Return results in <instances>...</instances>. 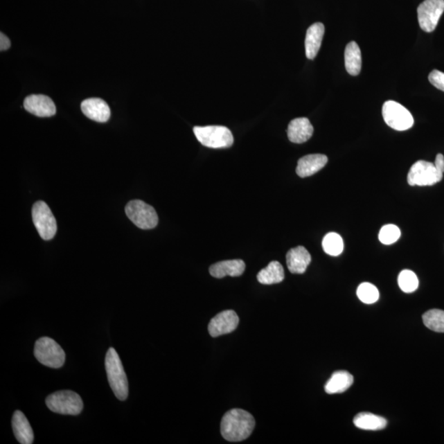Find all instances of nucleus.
<instances>
[{"mask_svg": "<svg viewBox=\"0 0 444 444\" xmlns=\"http://www.w3.org/2000/svg\"><path fill=\"white\" fill-rule=\"evenodd\" d=\"M429 81L438 90L444 91V73L437 69L433 70L429 76Z\"/></svg>", "mask_w": 444, "mask_h": 444, "instance_id": "obj_29", "label": "nucleus"}, {"mask_svg": "<svg viewBox=\"0 0 444 444\" xmlns=\"http://www.w3.org/2000/svg\"><path fill=\"white\" fill-rule=\"evenodd\" d=\"M353 382L354 378L350 373L347 371L335 372L325 385V392L328 394L344 393L353 384Z\"/></svg>", "mask_w": 444, "mask_h": 444, "instance_id": "obj_20", "label": "nucleus"}, {"mask_svg": "<svg viewBox=\"0 0 444 444\" xmlns=\"http://www.w3.org/2000/svg\"><path fill=\"white\" fill-rule=\"evenodd\" d=\"M423 322L426 328L436 332H444V311L430 310L423 314Z\"/></svg>", "mask_w": 444, "mask_h": 444, "instance_id": "obj_24", "label": "nucleus"}, {"mask_svg": "<svg viewBox=\"0 0 444 444\" xmlns=\"http://www.w3.org/2000/svg\"><path fill=\"white\" fill-rule=\"evenodd\" d=\"M345 66L347 73L353 76H357L362 71V51L357 43L351 42L346 47Z\"/></svg>", "mask_w": 444, "mask_h": 444, "instance_id": "obj_21", "label": "nucleus"}, {"mask_svg": "<svg viewBox=\"0 0 444 444\" xmlns=\"http://www.w3.org/2000/svg\"><path fill=\"white\" fill-rule=\"evenodd\" d=\"M26 112L38 117H51L56 113L54 102L45 95H30L24 100Z\"/></svg>", "mask_w": 444, "mask_h": 444, "instance_id": "obj_12", "label": "nucleus"}, {"mask_svg": "<svg viewBox=\"0 0 444 444\" xmlns=\"http://www.w3.org/2000/svg\"><path fill=\"white\" fill-rule=\"evenodd\" d=\"M357 296L364 304H373L380 299L379 290L371 283H364L359 285Z\"/></svg>", "mask_w": 444, "mask_h": 444, "instance_id": "obj_27", "label": "nucleus"}, {"mask_svg": "<svg viewBox=\"0 0 444 444\" xmlns=\"http://www.w3.org/2000/svg\"><path fill=\"white\" fill-rule=\"evenodd\" d=\"M401 236V231L395 225H386L382 227L379 239L384 245H392L397 242Z\"/></svg>", "mask_w": 444, "mask_h": 444, "instance_id": "obj_28", "label": "nucleus"}, {"mask_svg": "<svg viewBox=\"0 0 444 444\" xmlns=\"http://www.w3.org/2000/svg\"><path fill=\"white\" fill-rule=\"evenodd\" d=\"M12 426L17 441L21 444H32L34 433L26 417L23 412L16 411L12 416Z\"/></svg>", "mask_w": 444, "mask_h": 444, "instance_id": "obj_17", "label": "nucleus"}, {"mask_svg": "<svg viewBox=\"0 0 444 444\" xmlns=\"http://www.w3.org/2000/svg\"><path fill=\"white\" fill-rule=\"evenodd\" d=\"M285 278L283 267L278 261H272L258 272L257 279L261 284L272 285L281 283Z\"/></svg>", "mask_w": 444, "mask_h": 444, "instance_id": "obj_22", "label": "nucleus"}, {"mask_svg": "<svg viewBox=\"0 0 444 444\" xmlns=\"http://www.w3.org/2000/svg\"><path fill=\"white\" fill-rule=\"evenodd\" d=\"M11 46L10 39L3 33L0 34V50L1 51H7Z\"/></svg>", "mask_w": 444, "mask_h": 444, "instance_id": "obj_31", "label": "nucleus"}, {"mask_svg": "<svg viewBox=\"0 0 444 444\" xmlns=\"http://www.w3.org/2000/svg\"><path fill=\"white\" fill-rule=\"evenodd\" d=\"M193 133L202 145L210 148H227L234 143L231 131L225 126H196Z\"/></svg>", "mask_w": 444, "mask_h": 444, "instance_id": "obj_3", "label": "nucleus"}, {"mask_svg": "<svg viewBox=\"0 0 444 444\" xmlns=\"http://www.w3.org/2000/svg\"><path fill=\"white\" fill-rule=\"evenodd\" d=\"M328 157L323 154H311L301 158L298 161L296 173L299 177L305 178L311 177L328 163Z\"/></svg>", "mask_w": 444, "mask_h": 444, "instance_id": "obj_14", "label": "nucleus"}, {"mask_svg": "<svg viewBox=\"0 0 444 444\" xmlns=\"http://www.w3.org/2000/svg\"><path fill=\"white\" fill-rule=\"evenodd\" d=\"M239 323L240 319L235 311L225 310L210 321L208 332L213 337L225 335L234 332Z\"/></svg>", "mask_w": 444, "mask_h": 444, "instance_id": "obj_11", "label": "nucleus"}, {"mask_svg": "<svg viewBox=\"0 0 444 444\" xmlns=\"http://www.w3.org/2000/svg\"><path fill=\"white\" fill-rule=\"evenodd\" d=\"M311 263V255L303 246L289 250L287 254L288 269L293 274H305Z\"/></svg>", "mask_w": 444, "mask_h": 444, "instance_id": "obj_16", "label": "nucleus"}, {"mask_svg": "<svg viewBox=\"0 0 444 444\" xmlns=\"http://www.w3.org/2000/svg\"><path fill=\"white\" fill-rule=\"evenodd\" d=\"M314 134V127L309 118H297L292 121L288 125V139L294 143H304Z\"/></svg>", "mask_w": 444, "mask_h": 444, "instance_id": "obj_15", "label": "nucleus"}, {"mask_svg": "<svg viewBox=\"0 0 444 444\" xmlns=\"http://www.w3.org/2000/svg\"><path fill=\"white\" fill-rule=\"evenodd\" d=\"M81 109L87 118L96 122L105 123L111 118V109L103 99L90 98L83 100Z\"/></svg>", "mask_w": 444, "mask_h": 444, "instance_id": "obj_13", "label": "nucleus"}, {"mask_svg": "<svg viewBox=\"0 0 444 444\" xmlns=\"http://www.w3.org/2000/svg\"><path fill=\"white\" fill-rule=\"evenodd\" d=\"M245 263L240 259L222 261L210 267V274L215 278H223L227 276H240L244 274Z\"/></svg>", "mask_w": 444, "mask_h": 444, "instance_id": "obj_18", "label": "nucleus"}, {"mask_svg": "<svg viewBox=\"0 0 444 444\" xmlns=\"http://www.w3.org/2000/svg\"><path fill=\"white\" fill-rule=\"evenodd\" d=\"M35 357L44 366L59 368L65 362V353L62 347L50 337L39 338L35 344Z\"/></svg>", "mask_w": 444, "mask_h": 444, "instance_id": "obj_5", "label": "nucleus"}, {"mask_svg": "<svg viewBox=\"0 0 444 444\" xmlns=\"http://www.w3.org/2000/svg\"><path fill=\"white\" fill-rule=\"evenodd\" d=\"M254 426L255 420L250 413L241 409H233L223 416L221 433L227 441H244L251 435Z\"/></svg>", "mask_w": 444, "mask_h": 444, "instance_id": "obj_1", "label": "nucleus"}, {"mask_svg": "<svg viewBox=\"0 0 444 444\" xmlns=\"http://www.w3.org/2000/svg\"><path fill=\"white\" fill-rule=\"evenodd\" d=\"M105 366L109 384L114 395L121 401H125L129 395V382L120 356L112 347L108 350L105 355Z\"/></svg>", "mask_w": 444, "mask_h": 444, "instance_id": "obj_2", "label": "nucleus"}, {"mask_svg": "<svg viewBox=\"0 0 444 444\" xmlns=\"http://www.w3.org/2000/svg\"><path fill=\"white\" fill-rule=\"evenodd\" d=\"M443 12L444 0H425L417 10L420 28L426 33L434 32Z\"/></svg>", "mask_w": 444, "mask_h": 444, "instance_id": "obj_10", "label": "nucleus"}, {"mask_svg": "<svg viewBox=\"0 0 444 444\" xmlns=\"http://www.w3.org/2000/svg\"><path fill=\"white\" fill-rule=\"evenodd\" d=\"M398 285L403 292L412 293L418 288L419 280L415 272L411 270H403L399 274Z\"/></svg>", "mask_w": 444, "mask_h": 444, "instance_id": "obj_26", "label": "nucleus"}, {"mask_svg": "<svg viewBox=\"0 0 444 444\" xmlns=\"http://www.w3.org/2000/svg\"><path fill=\"white\" fill-rule=\"evenodd\" d=\"M442 179L443 177L438 173L434 164L425 161H416L407 175V181L411 186H432Z\"/></svg>", "mask_w": 444, "mask_h": 444, "instance_id": "obj_9", "label": "nucleus"}, {"mask_svg": "<svg viewBox=\"0 0 444 444\" xmlns=\"http://www.w3.org/2000/svg\"><path fill=\"white\" fill-rule=\"evenodd\" d=\"M46 406L53 412L58 414L77 416L83 409L82 400L73 391H60L52 393L46 400Z\"/></svg>", "mask_w": 444, "mask_h": 444, "instance_id": "obj_4", "label": "nucleus"}, {"mask_svg": "<svg viewBox=\"0 0 444 444\" xmlns=\"http://www.w3.org/2000/svg\"><path fill=\"white\" fill-rule=\"evenodd\" d=\"M382 117L387 125L398 131H405L414 125V118L402 105L388 100L382 107Z\"/></svg>", "mask_w": 444, "mask_h": 444, "instance_id": "obj_7", "label": "nucleus"}, {"mask_svg": "<svg viewBox=\"0 0 444 444\" xmlns=\"http://www.w3.org/2000/svg\"><path fill=\"white\" fill-rule=\"evenodd\" d=\"M435 168H436L438 173L443 177L444 173V157L443 154H438L436 159L434 162Z\"/></svg>", "mask_w": 444, "mask_h": 444, "instance_id": "obj_30", "label": "nucleus"}, {"mask_svg": "<svg viewBox=\"0 0 444 444\" xmlns=\"http://www.w3.org/2000/svg\"><path fill=\"white\" fill-rule=\"evenodd\" d=\"M324 25L316 23L307 30L305 37V53L307 58L314 60L317 56L324 36Z\"/></svg>", "mask_w": 444, "mask_h": 444, "instance_id": "obj_19", "label": "nucleus"}, {"mask_svg": "<svg viewBox=\"0 0 444 444\" xmlns=\"http://www.w3.org/2000/svg\"><path fill=\"white\" fill-rule=\"evenodd\" d=\"M322 245L324 252L331 256H338L344 249V244H343L341 236L334 232L328 233L324 236Z\"/></svg>", "mask_w": 444, "mask_h": 444, "instance_id": "obj_25", "label": "nucleus"}, {"mask_svg": "<svg viewBox=\"0 0 444 444\" xmlns=\"http://www.w3.org/2000/svg\"><path fill=\"white\" fill-rule=\"evenodd\" d=\"M125 213L132 222L143 230H150L157 226L158 216L156 210L143 201L130 202L126 206Z\"/></svg>", "mask_w": 444, "mask_h": 444, "instance_id": "obj_6", "label": "nucleus"}, {"mask_svg": "<svg viewBox=\"0 0 444 444\" xmlns=\"http://www.w3.org/2000/svg\"><path fill=\"white\" fill-rule=\"evenodd\" d=\"M354 425L364 430H381L386 427L388 421L384 417L373 415L372 413L362 412L355 417Z\"/></svg>", "mask_w": 444, "mask_h": 444, "instance_id": "obj_23", "label": "nucleus"}, {"mask_svg": "<svg viewBox=\"0 0 444 444\" xmlns=\"http://www.w3.org/2000/svg\"><path fill=\"white\" fill-rule=\"evenodd\" d=\"M33 220L35 227L43 240L54 238L57 232L56 220L45 202L39 201L33 208Z\"/></svg>", "mask_w": 444, "mask_h": 444, "instance_id": "obj_8", "label": "nucleus"}]
</instances>
